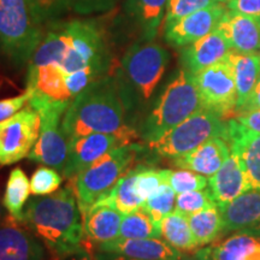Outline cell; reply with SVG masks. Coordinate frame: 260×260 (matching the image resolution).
Returning <instances> with one entry per match:
<instances>
[{
  "mask_svg": "<svg viewBox=\"0 0 260 260\" xmlns=\"http://www.w3.org/2000/svg\"><path fill=\"white\" fill-rule=\"evenodd\" d=\"M111 57L103 28L92 19H73L47 25L40 46L28 65H53L64 76L71 98L105 76Z\"/></svg>",
  "mask_w": 260,
  "mask_h": 260,
  "instance_id": "obj_1",
  "label": "cell"
},
{
  "mask_svg": "<svg viewBox=\"0 0 260 260\" xmlns=\"http://www.w3.org/2000/svg\"><path fill=\"white\" fill-rule=\"evenodd\" d=\"M54 260H61L86 248L82 214L74 184L56 193L29 201L23 220Z\"/></svg>",
  "mask_w": 260,
  "mask_h": 260,
  "instance_id": "obj_2",
  "label": "cell"
},
{
  "mask_svg": "<svg viewBox=\"0 0 260 260\" xmlns=\"http://www.w3.org/2000/svg\"><path fill=\"white\" fill-rule=\"evenodd\" d=\"M126 111L115 82L104 76L74 98L61 121L68 140L95 133L116 134L132 142L135 130L125 124Z\"/></svg>",
  "mask_w": 260,
  "mask_h": 260,
  "instance_id": "obj_3",
  "label": "cell"
},
{
  "mask_svg": "<svg viewBox=\"0 0 260 260\" xmlns=\"http://www.w3.org/2000/svg\"><path fill=\"white\" fill-rule=\"evenodd\" d=\"M170 54L153 40H140L128 48L115 75L126 113L147 105L167 71Z\"/></svg>",
  "mask_w": 260,
  "mask_h": 260,
  "instance_id": "obj_4",
  "label": "cell"
},
{
  "mask_svg": "<svg viewBox=\"0 0 260 260\" xmlns=\"http://www.w3.org/2000/svg\"><path fill=\"white\" fill-rule=\"evenodd\" d=\"M203 109L193 74L180 69L167 83L141 124V138L147 144L157 141Z\"/></svg>",
  "mask_w": 260,
  "mask_h": 260,
  "instance_id": "obj_5",
  "label": "cell"
},
{
  "mask_svg": "<svg viewBox=\"0 0 260 260\" xmlns=\"http://www.w3.org/2000/svg\"><path fill=\"white\" fill-rule=\"evenodd\" d=\"M45 34L28 0H0V53L10 63L29 64Z\"/></svg>",
  "mask_w": 260,
  "mask_h": 260,
  "instance_id": "obj_6",
  "label": "cell"
},
{
  "mask_svg": "<svg viewBox=\"0 0 260 260\" xmlns=\"http://www.w3.org/2000/svg\"><path fill=\"white\" fill-rule=\"evenodd\" d=\"M140 149V146L134 144L113 148L75 177L74 188L81 214L109 193L119 178L132 169Z\"/></svg>",
  "mask_w": 260,
  "mask_h": 260,
  "instance_id": "obj_7",
  "label": "cell"
},
{
  "mask_svg": "<svg viewBox=\"0 0 260 260\" xmlns=\"http://www.w3.org/2000/svg\"><path fill=\"white\" fill-rule=\"evenodd\" d=\"M28 105L40 116V134L28 158L63 172L68 158V139L61 121L70 103L53 102L30 90Z\"/></svg>",
  "mask_w": 260,
  "mask_h": 260,
  "instance_id": "obj_8",
  "label": "cell"
},
{
  "mask_svg": "<svg viewBox=\"0 0 260 260\" xmlns=\"http://www.w3.org/2000/svg\"><path fill=\"white\" fill-rule=\"evenodd\" d=\"M214 136H220L226 141L228 121L203 107L148 146L160 157L176 159L189 153Z\"/></svg>",
  "mask_w": 260,
  "mask_h": 260,
  "instance_id": "obj_9",
  "label": "cell"
},
{
  "mask_svg": "<svg viewBox=\"0 0 260 260\" xmlns=\"http://www.w3.org/2000/svg\"><path fill=\"white\" fill-rule=\"evenodd\" d=\"M193 76L204 109L211 110L223 119L234 118L237 93L229 61L224 59Z\"/></svg>",
  "mask_w": 260,
  "mask_h": 260,
  "instance_id": "obj_10",
  "label": "cell"
},
{
  "mask_svg": "<svg viewBox=\"0 0 260 260\" xmlns=\"http://www.w3.org/2000/svg\"><path fill=\"white\" fill-rule=\"evenodd\" d=\"M40 134V116L27 105L0 122V165L15 164L28 157Z\"/></svg>",
  "mask_w": 260,
  "mask_h": 260,
  "instance_id": "obj_11",
  "label": "cell"
},
{
  "mask_svg": "<svg viewBox=\"0 0 260 260\" xmlns=\"http://www.w3.org/2000/svg\"><path fill=\"white\" fill-rule=\"evenodd\" d=\"M132 142L116 134L95 133L68 140V158L65 162L64 177L74 180L81 171L92 165L94 161L105 155L107 152Z\"/></svg>",
  "mask_w": 260,
  "mask_h": 260,
  "instance_id": "obj_12",
  "label": "cell"
},
{
  "mask_svg": "<svg viewBox=\"0 0 260 260\" xmlns=\"http://www.w3.org/2000/svg\"><path fill=\"white\" fill-rule=\"evenodd\" d=\"M225 11V4L218 3L165 24V41L174 47H186L216 30Z\"/></svg>",
  "mask_w": 260,
  "mask_h": 260,
  "instance_id": "obj_13",
  "label": "cell"
},
{
  "mask_svg": "<svg viewBox=\"0 0 260 260\" xmlns=\"http://www.w3.org/2000/svg\"><path fill=\"white\" fill-rule=\"evenodd\" d=\"M44 248L37 236L11 214L0 223V260H42Z\"/></svg>",
  "mask_w": 260,
  "mask_h": 260,
  "instance_id": "obj_14",
  "label": "cell"
},
{
  "mask_svg": "<svg viewBox=\"0 0 260 260\" xmlns=\"http://www.w3.org/2000/svg\"><path fill=\"white\" fill-rule=\"evenodd\" d=\"M232 153L239 157L249 189L260 190V133L243 126L235 118L228 121V140Z\"/></svg>",
  "mask_w": 260,
  "mask_h": 260,
  "instance_id": "obj_15",
  "label": "cell"
},
{
  "mask_svg": "<svg viewBox=\"0 0 260 260\" xmlns=\"http://www.w3.org/2000/svg\"><path fill=\"white\" fill-rule=\"evenodd\" d=\"M216 29L222 32L232 51L260 54V19L226 9Z\"/></svg>",
  "mask_w": 260,
  "mask_h": 260,
  "instance_id": "obj_16",
  "label": "cell"
},
{
  "mask_svg": "<svg viewBox=\"0 0 260 260\" xmlns=\"http://www.w3.org/2000/svg\"><path fill=\"white\" fill-rule=\"evenodd\" d=\"M230 51L232 48L225 38L216 29L193 44L182 47V67L190 74L195 75L211 65L225 59Z\"/></svg>",
  "mask_w": 260,
  "mask_h": 260,
  "instance_id": "obj_17",
  "label": "cell"
},
{
  "mask_svg": "<svg viewBox=\"0 0 260 260\" xmlns=\"http://www.w3.org/2000/svg\"><path fill=\"white\" fill-rule=\"evenodd\" d=\"M207 189L218 207L229 204L239 195L249 190L242 162L237 155L230 154L219 170L210 177Z\"/></svg>",
  "mask_w": 260,
  "mask_h": 260,
  "instance_id": "obj_18",
  "label": "cell"
},
{
  "mask_svg": "<svg viewBox=\"0 0 260 260\" xmlns=\"http://www.w3.org/2000/svg\"><path fill=\"white\" fill-rule=\"evenodd\" d=\"M98 251L113 252L140 260H178L181 251L161 239H124L98 245Z\"/></svg>",
  "mask_w": 260,
  "mask_h": 260,
  "instance_id": "obj_19",
  "label": "cell"
},
{
  "mask_svg": "<svg viewBox=\"0 0 260 260\" xmlns=\"http://www.w3.org/2000/svg\"><path fill=\"white\" fill-rule=\"evenodd\" d=\"M230 154L232 149L229 144L220 136H214L189 153L174 159V162L180 169H186L198 172L203 176L211 177L219 170Z\"/></svg>",
  "mask_w": 260,
  "mask_h": 260,
  "instance_id": "obj_20",
  "label": "cell"
},
{
  "mask_svg": "<svg viewBox=\"0 0 260 260\" xmlns=\"http://www.w3.org/2000/svg\"><path fill=\"white\" fill-rule=\"evenodd\" d=\"M218 209L223 218V233H237L254 226L260 223V190H246Z\"/></svg>",
  "mask_w": 260,
  "mask_h": 260,
  "instance_id": "obj_21",
  "label": "cell"
},
{
  "mask_svg": "<svg viewBox=\"0 0 260 260\" xmlns=\"http://www.w3.org/2000/svg\"><path fill=\"white\" fill-rule=\"evenodd\" d=\"M124 214L109 205L95 203L82 213L83 228L87 239L96 245L119 237V229Z\"/></svg>",
  "mask_w": 260,
  "mask_h": 260,
  "instance_id": "obj_22",
  "label": "cell"
},
{
  "mask_svg": "<svg viewBox=\"0 0 260 260\" xmlns=\"http://www.w3.org/2000/svg\"><path fill=\"white\" fill-rule=\"evenodd\" d=\"M168 0H124L126 17L138 29L141 40H154L164 23Z\"/></svg>",
  "mask_w": 260,
  "mask_h": 260,
  "instance_id": "obj_23",
  "label": "cell"
},
{
  "mask_svg": "<svg viewBox=\"0 0 260 260\" xmlns=\"http://www.w3.org/2000/svg\"><path fill=\"white\" fill-rule=\"evenodd\" d=\"M225 59L232 65L236 84L235 116L251 96L260 76V54H242L230 51ZM234 116V117H235Z\"/></svg>",
  "mask_w": 260,
  "mask_h": 260,
  "instance_id": "obj_24",
  "label": "cell"
},
{
  "mask_svg": "<svg viewBox=\"0 0 260 260\" xmlns=\"http://www.w3.org/2000/svg\"><path fill=\"white\" fill-rule=\"evenodd\" d=\"M139 168L129 169L123 176L119 178L115 187L96 203L109 205L113 209L118 210L123 214H128L133 211L141 209L145 201L136 194L135 178ZM95 204V203H94Z\"/></svg>",
  "mask_w": 260,
  "mask_h": 260,
  "instance_id": "obj_25",
  "label": "cell"
},
{
  "mask_svg": "<svg viewBox=\"0 0 260 260\" xmlns=\"http://www.w3.org/2000/svg\"><path fill=\"white\" fill-rule=\"evenodd\" d=\"M160 233L162 240L181 252H189L199 247L189 226L188 217L177 210L161 219Z\"/></svg>",
  "mask_w": 260,
  "mask_h": 260,
  "instance_id": "obj_26",
  "label": "cell"
},
{
  "mask_svg": "<svg viewBox=\"0 0 260 260\" xmlns=\"http://www.w3.org/2000/svg\"><path fill=\"white\" fill-rule=\"evenodd\" d=\"M30 194V181L25 172L21 168L12 169L3 197V205L8 213L16 219L23 220V209Z\"/></svg>",
  "mask_w": 260,
  "mask_h": 260,
  "instance_id": "obj_27",
  "label": "cell"
},
{
  "mask_svg": "<svg viewBox=\"0 0 260 260\" xmlns=\"http://www.w3.org/2000/svg\"><path fill=\"white\" fill-rule=\"evenodd\" d=\"M188 222L198 245L205 246L216 241L223 234V218L218 206L201 210L188 216Z\"/></svg>",
  "mask_w": 260,
  "mask_h": 260,
  "instance_id": "obj_28",
  "label": "cell"
},
{
  "mask_svg": "<svg viewBox=\"0 0 260 260\" xmlns=\"http://www.w3.org/2000/svg\"><path fill=\"white\" fill-rule=\"evenodd\" d=\"M119 237L124 239H160V224L155 222L146 211L135 210L123 217Z\"/></svg>",
  "mask_w": 260,
  "mask_h": 260,
  "instance_id": "obj_29",
  "label": "cell"
},
{
  "mask_svg": "<svg viewBox=\"0 0 260 260\" xmlns=\"http://www.w3.org/2000/svg\"><path fill=\"white\" fill-rule=\"evenodd\" d=\"M175 205H176V193H175V190L170 187V184L164 183L160 187V189L155 191L152 197H149L148 199L145 201L142 209H144L155 222L160 224L161 219L175 210Z\"/></svg>",
  "mask_w": 260,
  "mask_h": 260,
  "instance_id": "obj_30",
  "label": "cell"
},
{
  "mask_svg": "<svg viewBox=\"0 0 260 260\" xmlns=\"http://www.w3.org/2000/svg\"><path fill=\"white\" fill-rule=\"evenodd\" d=\"M168 174L169 170H154V169L139 167L135 178L136 194L146 201L155 191L160 189L162 184L168 183Z\"/></svg>",
  "mask_w": 260,
  "mask_h": 260,
  "instance_id": "obj_31",
  "label": "cell"
},
{
  "mask_svg": "<svg viewBox=\"0 0 260 260\" xmlns=\"http://www.w3.org/2000/svg\"><path fill=\"white\" fill-rule=\"evenodd\" d=\"M63 183V177L56 169L40 167L32 174L30 180V193L34 197H44L56 193Z\"/></svg>",
  "mask_w": 260,
  "mask_h": 260,
  "instance_id": "obj_32",
  "label": "cell"
},
{
  "mask_svg": "<svg viewBox=\"0 0 260 260\" xmlns=\"http://www.w3.org/2000/svg\"><path fill=\"white\" fill-rule=\"evenodd\" d=\"M28 3L45 27L60 21L70 11L69 0H28Z\"/></svg>",
  "mask_w": 260,
  "mask_h": 260,
  "instance_id": "obj_33",
  "label": "cell"
},
{
  "mask_svg": "<svg viewBox=\"0 0 260 260\" xmlns=\"http://www.w3.org/2000/svg\"><path fill=\"white\" fill-rule=\"evenodd\" d=\"M168 183L175 190V193L181 194L191 190L206 189L209 186V180L206 176H203L198 172L180 169L177 171L169 170Z\"/></svg>",
  "mask_w": 260,
  "mask_h": 260,
  "instance_id": "obj_34",
  "label": "cell"
},
{
  "mask_svg": "<svg viewBox=\"0 0 260 260\" xmlns=\"http://www.w3.org/2000/svg\"><path fill=\"white\" fill-rule=\"evenodd\" d=\"M217 206L211 197L209 189L191 190L181 193L176 197V205L175 210L180 211L186 216H190L195 212H199L201 210L209 209V207Z\"/></svg>",
  "mask_w": 260,
  "mask_h": 260,
  "instance_id": "obj_35",
  "label": "cell"
},
{
  "mask_svg": "<svg viewBox=\"0 0 260 260\" xmlns=\"http://www.w3.org/2000/svg\"><path fill=\"white\" fill-rule=\"evenodd\" d=\"M218 3L219 0H168L164 25Z\"/></svg>",
  "mask_w": 260,
  "mask_h": 260,
  "instance_id": "obj_36",
  "label": "cell"
},
{
  "mask_svg": "<svg viewBox=\"0 0 260 260\" xmlns=\"http://www.w3.org/2000/svg\"><path fill=\"white\" fill-rule=\"evenodd\" d=\"M121 0H69L70 11L80 16H90L109 12L119 4Z\"/></svg>",
  "mask_w": 260,
  "mask_h": 260,
  "instance_id": "obj_37",
  "label": "cell"
},
{
  "mask_svg": "<svg viewBox=\"0 0 260 260\" xmlns=\"http://www.w3.org/2000/svg\"><path fill=\"white\" fill-rule=\"evenodd\" d=\"M29 99H30V90L25 89V92L19 95L0 100V122L23 110L25 105H28Z\"/></svg>",
  "mask_w": 260,
  "mask_h": 260,
  "instance_id": "obj_38",
  "label": "cell"
},
{
  "mask_svg": "<svg viewBox=\"0 0 260 260\" xmlns=\"http://www.w3.org/2000/svg\"><path fill=\"white\" fill-rule=\"evenodd\" d=\"M225 6L229 11L260 19V0H228Z\"/></svg>",
  "mask_w": 260,
  "mask_h": 260,
  "instance_id": "obj_39",
  "label": "cell"
},
{
  "mask_svg": "<svg viewBox=\"0 0 260 260\" xmlns=\"http://www.w3.org/2000/svg\"><path fill=\"white\" fill-rule=\"evenodd\" d=\"M234 118L237 119L245 128L260 133V110L241 113V115H237Z\"/></svg>",
  "mask_w": 260,
  "mask_h": 260,
  "instance_id": "obj_40",
  "label": "cell"
},
{
  "mask_svg": "<svg viewBox=\"0 0 260 260\" xmlns=\"http://www.w3.org/2000/svg\"><path fill=\"white\" fill-rule=\"evenodd\" d=\"M255 110H260V76L258 81H256L255 87L254 89H253L251 96L248 98L247 103L242 106V109L237 112V115H241V113L249 111H255Z\"/></svg>",
  "mask_w": 260,
  "mask_h": 260,
  "instance_id": "obj_41",
  "label": "cell"
},
{
  "mask_svg": "<svg viewBox=\"0 0 260 260\" xmlns=\"http://www.w3.org/2000/svg\"><path fill=\"white\" fill-rule=\"evenodd\" d=\"M240 260H260V240L256 239L248 248L243 252Z\"/></svg>",
  "mask_w": 260,
  "mask_h": 260,
  "instance_id": "obj_42",
  "label": "cell"
},
{
  "mask_svg": "<svg viewBox=\"0 0 260 260\" xmlns=\"http://www.w3.org/2000/svg\"><path fill=\"white\" fill-rule=\"evenodd\" d=\"M94 260H140V259L130 258V256L119 254V253L98 251L95 254H94Z\"/></svg>",
  "mask_w": 260,
  "mask_h": 260,
  "instance_id": "obj_43",
  "label": "cell"
},
{
  "mask_svg": "<svg viewBox=\"0 0 260 260\" xmlns=\"http://www.w3.org/2000/svg\"><path fill=\"white\" fill-rule=\"evenodd\" d=\"M93 259H94V256L92 258L90 253L87 251V249H83V251L74 253V254L67 256V258H64L61 260H93Z\"/></svg>",
  "mask_w": 260,
  "mask_h": 260,
  "instance_id": "obj_44",
  "label": "cell"
},
{
  "mask_svg": "<svg viewBox=\"0 0 260 260\" xmlns=\"http://www.w3.org/2000/svg\"><path fill=\"white\" fill-rule=\"evenodd\" d=\"M237 233H243V234H247V235L256 237V239H260V223L252 228H247V229L240 230V232H237Z\"/></svg>",
  "mask_w": 260,
  "mask_h": 260,
  "instance_id": "obj_45",
  "label": "cell"
},
{
  "mask_svg": "<svg viewBox=\"0 0 260 260\" xmlns=\"http://www.w3.org/2000/svg\"><path fill=\"white\" fill-rule=\"evenodd\" d=\"M178 260H201L197 254H182Z\"/></svg>",
  "mask_w": 260,
  "mask_h": 260,
  "instance_id": "obj_46",
  "label": "cell"
},
{
  "mask_svg": "<svg viewBox=\"0 0 260 260\" xmlns=\"http://www.w3.org/2000/svg\"><path fill=\"white\" fill-rule=\"evenodd\" d=\"M4 209H5V207H4V205H3V201H0V223H2L6 217V213H5Z\"/></svg>",
  "mask_w": 260,
  "mask_h": 260,
  "instance_id": "obj_47",
  "label": "cell"
},
{
  "mask_svg": "<svg viewBox=\"0 0 260 260\" xmlns=\"http://www.w3.org/2000/svg\"><path fill=\"white\" fill-rule=\"evenodd\" d=\"M219 2H220V3H226L228 0H219Z\"/></svg>",
  "mask_w": 260,
  "mask_h": 260,
  "instance_id": "obj_48",
  "label": "cell"
},
{
  "mask_svg": "<svg viewBox=\"0 0 260 260\" xmlns=\"http://www.w3.org/2000/svg\"><path fill=\"white\" fill-rule=\"evenodd\" d=\"M259 240H260V239H259Z\"/></svg>",
  "mask_w": 260,
  "mask_h": 260,
  "instance_id": "obj_49",
  "label": "cell"
}]
</instances>
